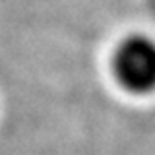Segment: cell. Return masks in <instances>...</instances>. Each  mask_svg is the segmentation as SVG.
Returning a JSON list of instances; mask_svg holds the SVG:
<instances>
[{"instance_id": "obj_1", "label": "cell", "mask_w": 155, "mask_h": 155, "mask_svg": "<svg viewBox=\"0 0 155 155\" xmlns=\"http://www.w3.org/2000/svg\"><path fill=\"white\" fill-rule=\"evenodd\" d=\"M114 74L130 91L155 89V41L145 35L124 39L114 52Z\"/></svg>"}]
</instances>
